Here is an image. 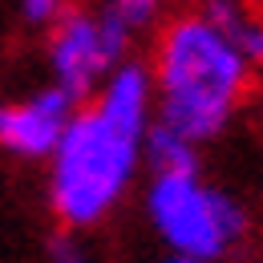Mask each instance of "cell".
<instances>
[{
  "label": "cell",
  "mask_w": 263,
  "mask_h": 263,
  "mask_svg": "<svg viewBox=\"0 0 263 263\" xmlns=\"http://www.w3.org/2000/svg\"><path fill=\"white\" fill-rule=\"evenodd\" d=\"M150 223L178 259L215 263L243 239V211L198 174H154L146 195Z\"/></svg>",
  "instance_id": "obj_3"
},
{
  "label": "cell",
  "mask_w": 263,
  "mask_h": 263,
  "mask_svg": "<svg viewBox=\"0 0 263 263\" xmlns=\"http://www.w3.org/2000/svg\"><path fill=\"white\" fill-rule=\"evenodd\" d=\"M166 263H195V259H178V255H174V259H166Z\"/></svg>",
  "instance_id": "obj_11"
},
{
  "label": "cell",
  "mask_w": 263,
  "mask_h": 263,
  "mask_svg": "<svg viewBox=\"0 0 263 263\" xmlns=\"http://www.w3.org/2000/svg\"><path fill=\"white\" fill-rule=\"evenodd\" d=\"M158 4H162V0H109L105 12H114L126 29H138V25H146V21L158 12Z\"/></svg>",
  "instance_id": "obj_8"
},
{
  "label": "cell",
  "mask_w": 263,
  "mask_h": 263,
  "mask_svg": "<svg viewBox=\"0 0 263 263\" xmlns=\"http://www.w3.org/2000/svg\"><path fill=\"white\" fill-rule=\"evenodd\" d=\"M154 81H158V126L198 146L231 122L247 89V61L198 12L166 29Z\"/></svg>",
  "instance_id": "obj_2"
},
{
  "label": "cell",
  "mask_w": 263,
  "mask_h": 263,
  "mask_svg": "<svg viewBox=\"0 0 263 263\" xmlns=\"http://www.w3.org/2000/svg\"><path fill=\"white\" fill-rule=\"evenodd\" d=\"M126 45H130V29L114 12H65L49 45L57 89H65L73 101L89 93L122 65Z\"/></svg>",
  "instance_id": "obj_4"
},
{
  "label": "cell",
  "mask_w": 263,
  "mask_h": 263,
  "mask_svg": "<svg viewBox=\"0 0 263 263\" xmlns=\"http://www.w3.org/2000/svg\"><path fill=\"white\" fill-rule=\"evenodd\" d=\"M150 130V73L142 65H118L101 98L73 114L53 150V211L65 227L98 223L126 195L142 138Z\"/></svg>",
  "instance_id": "obj_1"
},
{
  "label": "cell",
  "mask_w": 263,
  "mask_h": 263,
  "mask_svg": "<svg viewBox=\"0 0 263 263\" xmlns=\"http://www.w3.org/2000/svg\"><path fill=\"white\" fill-rule=\"evenodd\" d=\"M202 16L235 45V53L247 61V69L263 65V21H255L239 0H211Z\"/></svg>",
  "instance_id": "obj_6"
},
{
  "label": "cell",
  "mask_w": 263,
  "mask_h": 263,
  "mask_svg": "<svg viewBox=\"0 0 263 263\" xmlns=\"http://www.w3.org/2000/svg\"><path fill=\"white\" fill-rule=\"evenodd\" d=\"M142 158L154 166V174H198V146L178 138L166 126H150L142 138Z\"/></svg>",
  "instance_id": "obj_7"
},
{
  "label": "cell",
  "mask_w": 263,
  "mask_h": 263,
  "mask_svg": "<svg viewBox=\"0 0 263 263\" xmlns=\"http://www.w3.org/2000/svg\"><path fill=\"white\" fill-rule=\"evenodd\" d=\"M21 8H25V16L36 21V25H45V21H53V16H61V8H65V0H21Z\"/></svg>",
  "instance_id": "obj_10"
},
{
  "label": "cell",
  "mask_w": 263,
  "mask_h": 263,
  "mask_svg": "<svg viewBox=\"0 0 263 263\" xmlns=\"http://www.w3.org/2000/svg\"><path fill=\"white\" fill-rule=\"evenodd\" d=\"M49 263H85V251L73 235H57L49 243Z\"/></svg>",
  "instance_id": "obj_9"
},
{
  "label": "cell",
  "mask_w": 263,
  "mask_h": 263,
  "mask_svg": "<svg viewBox=\"0 0 263 263\" xmlns=\"http://www.w3.org/2000/svg\"><path fill=\"white\" fill-rule=\"evenodd\" d=\"M73 98L65 89H41L36 98L0 109V146L21 158H49L73 122Z\"/></svg>",
  "instance_id": "obj_5"
}]
</instances>
